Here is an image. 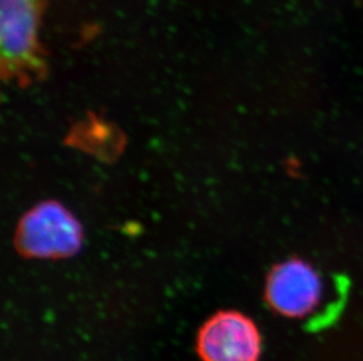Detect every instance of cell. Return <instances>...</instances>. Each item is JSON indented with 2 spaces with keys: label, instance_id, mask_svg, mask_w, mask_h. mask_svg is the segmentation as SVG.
Returning <instances> with one entry per match:
<instances>
[{
  "label": "cell",
  "instance_id": "1",
  "mask_svg": "<svg viewBox=\"0 0 363 361\" xmlns=\"http://www.w3.org/2000/svg\"><path fill=\"white\" fill-rule=\"evenodd\" d=\"M48 0H0V52L4 80L28 85L48 72L40 42Z\"/></svg>",
  "mask_w": 363,
  "mask_h": 361
},
{
  "label": "cell",
  "instance_id": "2",
  "mask_svg": "<svg viewBox=\"0 0 363 361\" xmlns=\"http://www.w3.org/2000/svg\"><path fill=\"white\" fill-rule=\"evenodd\" d=\"M82 225L64 205L41 202L19 222L16 244L21 255L31 258H66L82 244Z\"/></svg>",
  "mask_w": 363,
  "mask_h": 361
},
{
  "label": "cell",
  "instance_id": "3",
  "mask_svg": "<svg viewBox=\"0 0 363 361\" xmlns=\"http://www.w3.org/2000/svg\"><path fill=\"white\" fill-rule=\"evenodd\" d=\"M325 285L318 270L302 259H288L272 270L266 299L284 317L318 324L325 303Z\"/></svg>",
  "mask_w": 363,
  "mask_h": 361
},
{
  "label": "cell",
  "instance_id": "4",
  "mask_svg": "<svg viewBox=\"0 0 363 361\" xmlns=\"http://www.w3.org/2000/svg\"><path fill=\"white\" fill-rule=\"evenodd\" d=\"M196 350L202 361H259L260 332L245 314L220 311L202 325Z\"/></svg>",
  "mask_w": 363,
  "mask_h": 361
}]
</instances>
